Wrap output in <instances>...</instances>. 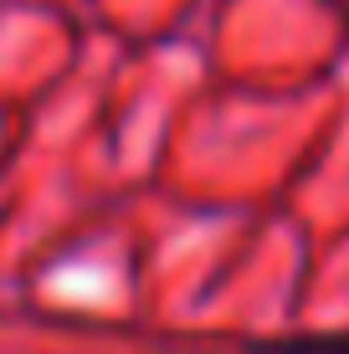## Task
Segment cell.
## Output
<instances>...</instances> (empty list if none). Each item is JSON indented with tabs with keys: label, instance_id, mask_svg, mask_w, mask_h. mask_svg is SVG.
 Listing matches in <instances>:
<instances>
[{
	"label": "cell",
	"instance_id": "obj_1",
	"mask_svg": "<svg viewBox=\"0 0 349 354\" xmlns=\"http://www.w3.org/2000/svg\"><path fill=\"white\" fill-rule=\"evenodd\" d=\"M252 354H349V334H283V339H257Z\"/></svg>",
	"mask_w": 349,
	"mask_h": 354
}]
</instances>
